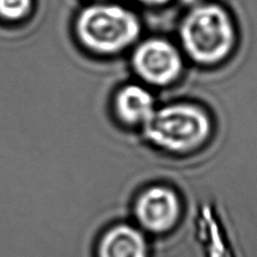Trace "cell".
I'll return each instance as SVG.
<instances>
[{"label": "cell", "instance_id": "cell-7", "mask_svg": "<svg viewBox=\"0 0 257 257\" xmlns=\"http://www.w3.org/2000/svg\"><path fill=\"white\" fill-rule=\"evenodd\" d=\"M96 257H150V247L139 227L118 223L102 233Z\"/></svg>", "mask_w": 257, "mask_h": 257}, {"label": "cell", "instance_id": "cell-10", "mask_svg": "<svg viewBox=\"0 0 257 257\" xmlns=\"http://www.w3.org/2000/svg\"><path fill=\"white\" fill-rule=\"evenodd\" d=\"M184 4H186V5H190V6H195L197 5V4L199 3H203L202 0H181Z\"/></svg>", "mask_w": 257, "mask_h": 257}, {"label": "cell", "instance_id": "cell-1", "mask_svg": "<svg viewBox=\"0 0 257 257\" xmlns=\"http://www.w3.org/2000/svg\"><path fill=\"white\" fill-rule=\"evenodd\" d=\"M178 34L181 51L204 67L222 63L237 43V29L231 15L213 3L192 6L180 22Z\"/></svg>", "mask_w": 257, "mask_h": 257}, {"label": "cell", "instance_id": "cell-3", "mask_svg": "<svg viewBox=\"0 0 257 257\" xmlns=\"http://www.w3.org/2000/svg\"><path fill=\"white\" fill-rule=\"evenodd\" d=\"M158 149L172 154H188L205 146L213 133L210 114L190 102H176L154 111L144 127Z\"/></svg>", "mask_w": 257, "mask_h": 257}, {"label": "cell", "instance_id": "cell-5", "mask_svg": "<svg viewBox=\"0 0 257 257\" xmlns=\"http://www.w3.org/2000/svg\"><path fill=\"white\" fill-rule=\"evenodd\" d=\"M133 213L142 231L163 234L179 223L183 202L174 188L166 185H152L137 195Z\"/></svg>", "mask_w": 257, "mask_h": 257}, {"label": "cell", "instance_id": "cell-9", "mask_svg": "<svg viewBox=\"0 0 257 257\" xmlns=\"http://www.w3.org/2000/svg\"><path fill=\"white\" fill-rule=\"evenodd\" d=\"M140 4H143L145 6H151V7H158V6H163L169 4L172 0H136Z\"/></svg>", "mask_w": 257, "mask_h": 257}, {"label": "cell", "instance_id": "cell-2", "mask_svg": "<svg viewBox=\"0 0 257 257\" xmlns=\"http://www.w3.org/2000/svg\"><path fill=\"white\" fill-rule=\"evenodd\" d=\"M74 29L81 46L100 56L120 54L135 46L142 34L139 16L111 3H95L83 8Z\"/></svg>", "mask_w": 257, "mask_h": 257}, {"label": "cell", "instance_id": "cell-6", "mask_svg": "<svg viewBox=\"0 0 257 257\" xmlns=\"http://www.w3.org/2000/svg\"><path fill=\"white\" fill-rule=\"evenodd\" d=\"M152 93L141 84H127L119 88L113 99V112L127 127H145L156 111Z\"/></svg>", "mask_w": 257, "mask_h": 257}, {"label": "cell", "instance_id": "cell-8", "mask_svg": "<svg viewBox=\"0 0 257 257\" xmlns=\"http://www.w3.org/2000/svg\"><path fill=\"white\" fill-rule=\"evenodd\" d=\"M33 8V0H0V20L19 22L28 17Z\"/></svg>", "mask_w": 257, "mask_h": 257}, {"label": "cell", "instance_id": "cell-4", "mask_svg": "<svg viewBox=\"0 0 257 257\" xmlns=\"http://www.w3.org/2000/svg\"><path fill=\"white\" fill-rule=\"evenodd\" d=\"M132 67L148 85L169 86L183 73L184 58L174 43L163 38H149L135 44Z\"/></svg>", "mask_w": 257, "mask_h": 257}]
</instances>
